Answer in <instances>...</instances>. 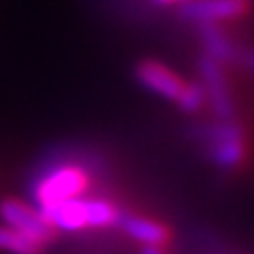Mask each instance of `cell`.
Returning <instances> with one entry per match:
<instances>
[{
    "mask_svg": "<svg viewBox=\"0 0 254 254\" xmlns=\"http://www.w3.org/2000/svg\"><path fill=\"white\" fill-rule=\"evenodd\" d=\"M104 163L91 148L68 144L53 148L36 161L28 178V195L38 210L89 193L91 180Z\"/></svg>",
    "mask_w": 254,
    "mask_h": 254,
    "instance_id": "obj_1",
    "label": "cell"
},
{
    "mask_svg": "<svg viewBox=\"0 0 254 254\" xmlns=\"http://www.w3.org/2000/svg\"><path fill=\"white\" fill-rule=\"evenodd\" d=\"M136 81L159 98L174 102L185 115H197L205 106V93L199 81H185L159 60H142L136 66Z\"/></svg>",
    "mask_w": 254,
    "mask_h": 254,
    "instance_id": "obj_2",
    "label": "cell"
},
{
    "mask_svg": "<svg viewBox=\"0 0 254 254\" xmlns=\"http://www.w3.org/2000/svg\"><path fill=\"white\" fill-rule=\"evenodd\" d=\"M203 144L208 157L220 170H235L248 157V140H246L244 127L233 121H216L203 125L201 129Z\"/></svg>",
    "mask_w": 254,
    "mask_h": 254,
    "instance_id": "obj_3",
    "label": "cell"
},
{
    "mask_svg": "<svg viewBox=\"0 0 254 254\" xmlns=\"http://www.w3.org/2000/svg\"><path fill=\"white\" fill-rule=\"evenodd\" d=\"M199 83L205 93V104L212 108V115L216 121H233V119H237L235 95L231 83H229L225 64L214 60L208 53H201Z\"/></svg>",
    "mask_w": 254,
    "mask_h": 254,
    "instance_id": "obj_4",
    "label": "cell"
},
{
    "mask_svg": "<svg viewBox=\"0 0 254 254\" xmlns=\"http://www.w3.org/2000/svg\"><path fill=\"white\" fill-rule=\"evenodd\" d=\"M254 11L252 0H187L180 4V17L199 26L229 28L235 21L250 17Z\"/></svg>",
    "mask_w": 254,
    "mask_h": 254,
    "instance_id": "obj_5",
    "label": "cell"
},
{
    "mask_svg": "<svg viewBox=\"0 0 254 254\" xmlns=\"http://www.w3.org/2000/svg\"><path fill=\"white\" fill-rule=\"evenodd\" d=\"M0 220L2 225H9L17 231L26 233L30 237H34L36 242L41 244H49L55 237V229L47 222V218L43 216V212L23 199L17 197H4L0 201Z\"/></svg>",
    "mask_w": 254,
    "mask_h": 254,
    "instance_id": "obj_6",
    "label": "cell"
},
{
    "mask_svg": "<svg viewBox=\"0 0 254 254\" xmlns=\"http://www.w3.org/2000/svg\"><path fill=\"white\" fill-rule=\"evenodd\" d=\"M89 197H74L68 201H60L53 205L43 208V216L55 231H66V233H78L83 229H89Z\"/></svg>",
    "mask_w": 254,
    "mask_h": 254,
    "instance_id": "obj_7",
    "label": "cell"
},
{
    "mask_svg": "<svg viewBox=\"0 0 254 254\" xmlns=\"http://www.w3.org/2000/svg\"><path fill=\"white\" fill-rule=\"evenodd\" d=\"M121 231L131 237L133 242H138L142 248H163L170 242V231L163 222L140 216V214H129V212H121L117 225Z\"/></svg>",
    "mask_w": 254,
    "mask_h": 254,
    "instance_id": "obj_8",
    "label": "cell"
},
{
    "mask_svg": "<svg viewBox=\"0 0 254 254\" xmlns=\"http://www.w3.org/2000/svg\"><path fill=\"white\" fill-rule=\"evenodd\" d=\"M45 244L36 242L34 237L17 231L9 225L0 222V252L6 254H43Z\"/></svg>",
    "mask_w": 254,
    "mask_h": 254,
    "instance_id": "obj_9",
    "label": "cell"
},
{
    "mask_svg": "<svg viewBox=\"0 0 254 254\" xmlns=\"http://www.w3.org/2000/svg\"><path fill=\"white\" fill-rule=\"evenodd\" d=\"M240 64L254 72V47H248V45H246V49H244V55H242V62H240Z\"/></svg>",
    "mask_w": 254,
    "mask_h": 254,
    "instance_id": "obj_10",
    "label": "cell"
},
{
    "mask_svg": "<svg viewBox=\"0 0 254 254\" xmlns=\"http://www.w3.org/2000/svg\"><path fill=\"white\" fill-rule=\"evenodd\" d=\"M157 4H185L187 0H155Z\"/></svg>",
    "mask_w": 254,
    "mask_h": 254,
    "instance_id": "obj_11",
    "label": "cell"
},
{
    "mask_svg": "<svg viewBox=\"0 0 254 254\" xmlns=\"http://www.w3.org/2000/svg\"><path fill=\"white\" fill-rule=\"evenodd\" d=\"M142 254H163L161 248H142Z\"/></svg>",
    "mask_w": 254,
    "mask_h": 254,
    "instance_id": "obj_12",
    "label": "cell"
}]
</instances>
